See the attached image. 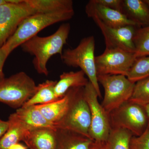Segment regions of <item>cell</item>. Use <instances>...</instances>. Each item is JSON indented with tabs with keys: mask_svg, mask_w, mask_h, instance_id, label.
<instances>
[{
	"mask_svg": "<svg viewBox=\"0 0 149 149\" xmlns=\"http://www.w3.org/2000/svg\"><path fill=\"white\" fill-rule=\"evenodd\" d=\"M70 30V23H63L52 35L44 37L36 35L20 46L23 52L34 56L32 63L38 73L48 75V62L55 55H61Z\"/></svg>",
	"mask_w": 149,
	"mask_h": 149,
	"instance_id": "6da1fadb",
	"label": "cell"
},
{
	"mask_svg": "<svg viewBox=\"0 0 149 149\" xmlns=\"http://www.w3.org/2000/svg\"><path fill=\"white\" fill-rule=\"evenodd\" d=\"M74 10L50 13H37L24 19L15 32L2 47L10 54L15 49L37 35L46 27L58 22L67 21L74 16Z\"/></svg>",
	"mask_w": 149,
	"mask_h": 149,
	"instance_id": "7a4b0ae2",
	"label": "cell"
},
{
	"mask_svg": "<svg viewBox=\"0 0 149 149\" xmlns=\"http://www.w3.org/2000/svg\"><path fill=\"white\" fill-rule=\"evenodd\" d=\"M95 46L94 36L85 37L80 41L76 47L65 49L61 57L65 65L80 68L95 89L99 97L101 98L102 94L96 70Z\"/></svg>",
	"mask_w": 149,
	"mask_h": 149,
	"instance_id": "3957f363",
	"label": "cell"
},
{
	"mask_svg": "<svg viewBox=\"0 0 149 149\" xmlns=\"http://www.w3.org/2000/svg\"><path fill=\"white\" fill-rule=\"evenodd\" d=\"M84 88L70 89V101L68 109L56 127L57 129L70 130L90 138L91 111L85 99Z\"/></svg>",
	"mask_w": 149,
	"mask_h": 149,
	"instance_id": "277c9868",
	"label": "cell"
},
{
	"mask_svg": "<svg viewBox=\"0 0 149 149\" xmlns=\"http://www.w3.org/2000/svg\"><path fill=\"white\" fill-rule=\"evenodd\" d=\"M37 89L35 81L26 72H17L0 83V102L17 109L35 94Z\"/></svg>",
	"mask_w": 149,
	"mask_h": 149,
	"instance_id": "5b68a950",
	"label": "cell"
},
{
	"mask_svg": "<svg viewBox=\"0 0 149 149\" xmlns=\"http://www.w3.org/2000/svg\"><path fill=\"white\" fill-rule=\"evenodd\" d=\"M112 128L129 130L133 136H141L149 125V118L144 106L130 101L109 113Z\"/></svg>",
	"mask_w": 149,
	"mask_h": 149,
	"instance_id": "8992f818",
	"label": "cell"
},
{
	"mask_svg": "<svg viewBox=\"0 0 149 149\" xmlns=\"http://www.w3.org/2000/svg\"><path fill=\"white\" fill-rule=\"evenodd\" d=\"M98 81L104 89V95L101 104L109 113L123 104L129 101L132 96L135 83L125 75H97Z\"/></svg>",
	"mask_w": 149,
	"mask_h": 149,
	"instance_id": "52a82bcc",
	"label": "cell"
},
{
	"mask_svg": "<svg viewBox=\"0 0 149 149\" xmlns=\"http://www.w3.org/2000/svg\"><path fill=\"white\" fill-rule=\"evenodd\" d=\"M35 14L26 0H8L0 6V48L24 19Z\"/></svg>",
	"mask_w": 149,
	"mask_h": 149,
	"instance_id": "ba28073f",
	"label": "cell"
},
{
	"mask_svg": "<svg viewBox=\"0 0 149 149\" xmlns=\"http://www.w3.org/2000/svg\"><path fill=\"white\" fill-rule=\"evenodd\" d=\"M84 92L91 111L89 136L96 142L105 143L111 130L109 113L99 103L98 95L90 82L84 87Z\"/></svg>",
	"mask_w": 149,
	"mask_h": 149,
	"instance_id": "9c48e42d",
	"label": "cell"
},
{
	"mask_svg": "<svg viewBox=\"0 0 149 149\" xmlns=\"http://www.w3.org/2000/svg\"><path fill=\"white\" fill-rule=\"evenodd\" d=\"M136 58L133 53L117 48H106L102 54L95 57L97 74L127 76Z\"/></svg>",
	"mask_w": 149,
	"mask_h": 149,
	"instance_id": "30bf717a",
	"label": "cell"
},
{
	"mask_svg": "<svg viewBox=\"0 0 149 149\" xmlns=\"http://www.w3.org/2000/svg\"><path fill=\"white\" fill-rule=\"evenodd\" d=\"M91 18L100 29L104 38L106 48H117L135 53L134 37L136 30L140 27L128 25L117 28L111 27L104 24L97 16H93Z\"/></svg>",
	"mask_w": 149,
	"mask_h": 149,
	"instance_id": "8fae6325",
	"label": "cell"
},
{
	"mask_svg": "<svg viewBox=\"0 0 149 149\" xmlns=\"http://www.w3.org/2000/svg\"><path fill=\"white\" fill-rule=\"evenodd\" d=\"M85 11L88 17L97 16L103 23L109 27L117 28L128 25L137 26L122 13L97 3L94 0L88 2L85 6Z\"/></svg>",
	"mask_w": 149,
	"mask_h": 149,
	"instance_id": "7c38bea8",
	"label": "cell"
},
{
	"mask_svg": "<svg viewBox=\"0 0 149 149\" xmlns=\"http://www.w3.org/2000/svg\"><path fill=\"white\" fill-rule=\"evenodd\" d=\"M57 129L45 128L28 130L23 141L29 149H57Z\"/></svg>",
	"mask_w": 149,
	"mask_h": 149,
	"instance_id": "4fadbf2b",
	"label": "cell"
},
{
	"mask_svg": "<svg viewBox=\"0 0 149 149\" xmlns=\"http://www.w3.org/2000/svg\"><path fill=\"white\" fill-rule=\"evenodd\" d=\"M57 132L58 142L57 149H95L100 143L70 130L57 129Z\"/></svg>",
	"mask_w": 149,
	"mask_h": 149,
	"instance_id": "5bb4252c",
	"label": "cell"
},
{
	"mask_svg": "<svg viewBox=\"0 0 149 149\" xmlns=\"http://www.w3.org/2000/svg\"><path fill=\"white\" fill-rule=\"evenodd\" d=\"M14 114L29 130L45 128L57 129L55 125L46 120L35 105L22 107L17 109Z\"/></svg>",
	"mask_w": 149,
	"mask_h": 149,
	"instance_id": "9a60e30c",
	"label": "cell"
},
{
	"mask_svg": "<svg viewBox=\"0 0 149 149\" xmlns=\"http://www.w3.org/2000/svg\"><path fill=\"white\" fill-rule=\"evenodd\" d=\"M122 13L138 27L149 25V8L144 0H123Z\"/></svg>",
	"mask_w": 149,
	"mask_h": 149,
	"instance_id": "2e32d148",
	"label": "cell"
},
{
	"mask_svg": "<svg viewBox=\"0 0 149 149\" xmlns=\"http://www.w3.org/2000/svg\"><path fill=\"white\" fill-rule=\"evenodd\" d=\"M70 101L69 90L61 98L49 103L35 106L46 120L56 127V124L65 115L69 107Z\"/></svg>",
	"mask_w": 149,
	"mask_h": 149,
	"instance_id": "e0dca14e",
	"label": "cell"
},
{
	"mask_svg": "<svg viewBox=\"0 0 149 149\" xmlns=\"http://www.w3.org/2000/svg\"><path fill=\"white\" fill-rule=\"evenodd\" d=\"M88 78L82 70L63 72L57 81L54 90L56 96L60 99L65 95L70 89L75 88H84L89 83Z\"/></svg>",
	"mask_w": 149,
	"mask_h": 149,
	"instance_id": "ac0fdd59",
	"label": "cell"
},
{
	"mask_svg": "<svg viewBox=\"0 0 149 149\" xmlns=\"http://www.w3.org/2000/svg\"><path fill=\"white\" fill-rule=\"evenodd\" d=\"M8 128L0 139V149H8L14 144L23 141L26 132L29 130L17 119L14 113L9 117Z\"/></svg>",
	"mask_w": 149,
	"mask_h": 149,
	"instance_id": "d6986e66",
	"label": "cell"
},
{
	"mask_svg": "<svg viewBox=\"0 0 149 149\" xmlns=\"http://www.w3.org/2000/svg\"><path fill=\"white\" fill-rule=\"evenodd\" d=\"M37 13H50L74 10L72 0H26Z\"/></svg>",
	"mask_w": 149,
	"mask_h": 149,
	"instance_id": "ffe728a7",
	"label": "cell"
},
{
	"mask_svg": "<svg viewBox=\"0 0 149 149\" xmlns=\"http://www.w3.org/2000/svg\"><path fill=\"white\" fill-rule=\"evenodd\" d=\"M57 81L47 80L37 85L35 94L22 107L44 104L58 100L54 90Z\"/></svg>",
	"mask_w": 149,
	"mask_h": 149,
	"instance_id": "44dd1931",
	"label": "cell"
},
{
	"mask_svg": "<svg viewBox=\"0 0 149 149\" xmlns=\"http://www.w3.org/2000/svg\"><path fill=\"white\" fill-rule=\"evenodd\" d=\"M133 133L123 128H112L106 142L107 149H130Z\"/></svg>",
	"mask_w": 149,
	"mask_h": 149,
	"instance_id": "7402d4cb",
	"label": "cell"
},
{
	"mask_svg": "<svg viewBox=\"0 0 149 149\" xmlns=\"http://www.w3.org/2000/svg\"><path fill=\"white\" fill-rule=\"evenodd\" d=\"M126 77L134 83L149 77V56L136 58Z\"/></svg>",
	"mask_w": 149,
	"mask_h": 149,
	"instance_id": "603a6c76",
	"label": "cell"
},
{
	"mask_svg": "<svg viewBox=\"0 0 149 149\" xmlns=\"http://www.w3.org/2000/svg\"><path fill=\"white\" fill-rule=\"evenodd\" d=\"M136 58L149 56V25L139 27L134 37Z\"/></svg>",
	"mask_w": 149,
	"mask_h": 149,
	"instance_id": "cb8c5ba5",
	"label": "cell"
},
{
	"mask_svg": "<svg viewBox=\"0 0 149 149\" xmlns=\"http://www.w3.org/2000/svg\"><path fill=\"white\" fill-rule=\"evenodd\" d=\"M129 101L143 106L149 104V77L135 83Z\"/></svg>",
	"mask_w": 149,
	"mask_h": 149,
	"instance_id": "d4e9b609",
	"label": "cell"
},
{
	"mask_svg": "<svg viewBox=\"0 0 149 149\" xmlns=\"http://www.w3.org/2000/svg\"><path fill=\"white\" fill-rule=\"evenodd\" d=\"M130 149H149V125L141 136L132 137L130 142Z\"/></svg>",
	"mask_w": 149,
	"mask_h": 149,
	"instance_id": "484cf974",
	"label": "cell"
},
{
	"mask_svg": "<svg viewBox=\"0 0 149 149\" xmlns=\"http://www.w3.org/2000/svg\"><path fill=\"white\" fill-rule=\"evenodd\" d=\"M95 2L108 8L122 13L123 0H94Z\"/></svg>",
	"mask_w": 149,
	"mask_h": 149,
	"instance_id": "4316f807",
	"label": "cell"
},
{
	"mask_svg": "<svg viewBox=\"0 0 149 149\" xmlns=\"http://www.w3.org/2000/svg\"><path fill=\"white\" fill-rule=\"evenodd\" d=\"M9 54L3 47L0 48V83L5 79L3 66L5 63Z\"/></svg>",
	"mask_w": 149,
	"mask_h": 149,
	"instance_id": "83f0119b",
	"label": "cell"
},
{
	"mask_svg": "<svg viewBox=\"0 0 149 149\" xmlns=\"http://www.w3.org/2000/svg\"><path fill=\"white\" fill-rule=\"evenodd\" d=\"M8 121H3L0 123V139L5 133L8 128Z\"/></svg>",
	"mask_w": 149,
	"mask_h": 149,
	"instance_id": "f1b7e54d",
	"label": "cell"
},
{
	"mask_svg": "<svg viewBox=\"0 0 149 149\" xmlns=\"http://www.w3.org/2000/svg\"><path fill=\"white\" fill-rule=\"evenodd\" d=\"M8 149H27V147L22 144L17 143L10 147Z\"/></svg>",
	"mask_w": 149,
	"mask_h": 149,
	"instance_id": "f546056e",
	"label": "cell"
},
{
	"mask_svg": "<svg viewBox=\"0 0 149 149\" xmlns=\"http://www.w3.org/2000/svg\"><path fill=\"white\" fill-rule=\"evenodd\" d=\"M95 149H107L105 143H100Z\"/></svg>",
	"mask_w": 149,
	"mask_h": 149,
	"instance_id": "4dcf8cb0",
	"label": "cell"
},
{
	"mask_svg": "<svg viewBox=\"0 0 149 149\" xmlns=\"http://www.w3.org/2000/svg\"><path fill=\"white\" fill-rule=\"evenodd\" d=\"M144 107H145V109H146V111L147 112V115H148V116L149 118V104L144 106Z\"/></svg>",
	"mask_w": 149,
	"mask_h": 149,
	"instance_id": "1f68e13d",
	"label": "cell"
},
{
	"mask_svg": "<svg viewBox=\"0 0 149 149\" xmlns=\"http://www.w3.org/2000/svg\"><path fill=\"white\" fill-rule=\"evenodd\" d=\"M8 0H0V6L7 3Z\"/></svg>",
	"mask_w": 149,
	"mask_h": 149,
	"instance_id": "d6a6232c",
	"label": "cell"
},
{
	"mask_svg": "<svg viewBox=\"0 0 149 149\" xmlns=\"http://www.w3.org/2000/svg\"><path fill=\"white\" fill-rule=\"evenodd\" d=\"M144 1L146 3L149 8V0H144Z\"/></svg>",
	"mask_w": 149,
	"mask_h": 149,
	"instance_id": "836d02e7",
	"label": "cell"
},
{
	"mask_svg": "<svg viewBox=\"0 0 149 149\" xmlns=\"http://www.w3.org/2000/svg\"><path fill=\"white\" fill-rule=\"evenodd\" d=\"M2 121H3V120H1V119H0V123H1L2 122Z\"/></svg>",
	"mask_w": 149,
	"mask_h": 149,
	"instance_id": "e575fe53",
	"label": "cell"
}]
</instances>
